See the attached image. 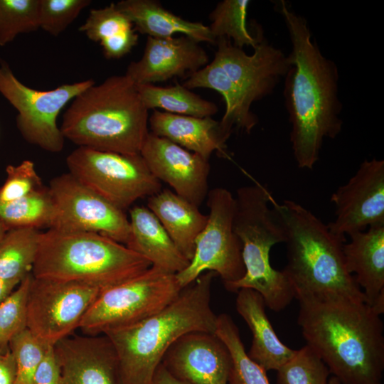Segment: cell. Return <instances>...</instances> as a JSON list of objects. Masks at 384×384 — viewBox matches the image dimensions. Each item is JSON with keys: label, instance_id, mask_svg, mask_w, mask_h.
<instances>
[{"label": "cell", "instance_id": "cell-22", "mask_svg": "<svg viewBox=\"0 0 384 384\" xmlns=\"http://www.w3.org/2000/svg\"><path fill=\"white\" fill-rule=\"evenodd\" d=\"M237 292L236 310L252 334L249 357L265 371L279 370L296 351L284 344L276 334L265 313V301L258 292L245 288Z\"/></svg>", "mask_w": 384, "mask_h": 384}, {"label": "cell", "instance_id": "cell-4", "mask_svg": "<svg viewBox=\"0 0 384 384\" xmlns=\"http://www.w3.org/2000/svg\"><path fill=\"white\" fill-rule=\"evenodd\" d=\"M149 117L137 85L125 75H112L72 100L60 129L78 146L137 154L149 132Z\"/></svg>", "mask_w": 384, "mask_h": 384}, {"label": "cell", "instance_id": "cell-38", "mask_svg": "<svg viewBox=\"0 0 384 384\" xmlns=\"http://www.w3.org/2000/svg\"><path fill=\"white\" fill-rule=\"evenodd\" d=\"M33 384H61V370L54 346H48L33 378Z\"/></svg>", "mask_w": 384, "mask_h": 384}, {"label": "cell", "instance_id": "cell-18", "mask_svg": "<svg viewBox=\"0 0 384 384\" xmlns=\"http://www.w3.org/2000/svg\"><path fill=\"white\" fill-rule=\"evenodd\" d=\"M54 348L61 384H123L116 351L105 335H71Z\"/></svg>", "mask_w": 384, "mask_h": 384}, {"label": "cell", "instance_id": "cell-32", "mask_svg": "<svg viewBox=\"0 0 384 384\" xmlns=\"http://www.w3.org/2000/svg\"><path fill=\"white\" fill-rule=\"evenodd\" d=\"M277 371V384H329L330 372L320 356L308 345Z\"/></svg>", "mask_w": 384, "mask_h": 384}, {"label": "cell", "instance_id": "cell-36", "mask_svg": "<svg viewBox=\"0 0 384 384\" xmlns=\"http://www.w3.org/2000/svg\"><path fill=\"white\" fill-rule=\"evenodd\" d=\"M90 3V0H39V28L58 36Z\"/></svg>", "mask_w": 384, "mask_h": 384}, {"label": "cell", "instance_id": "cell-28", "mask_svg": "<svg viewBox=\"0 0 384 384\" xmlns=\"http://www.w3.org/2000/svg\"><path fill=\"white\" fill-rule=\"evenodd\" d=\"M41 232L31 228H9L0 240V277L18 282L31 274Z\"/></svg>", "mask_w": 384, "mask_h": 384}, {"label": "cell", "instance_id": "cell-13", "mask_svg": "<svg viewBox=\"0 0 384 384\" xmlns=\"http://www.w3.org/2000/svg\"><path fill=\"white\" fill-rule=\"evenodd\" d=\"M100 290L86 283L32 276L27 302V329L43 345L55 346L79 328Z\"/></svg>", "mask_w": 384, "mask_h": 384}, {"label": "cell", "instance_id": "cell-24", "mask_svg": "<svg viewBox=\"0 0 384 384\" xmlns=\"http://www.w3.org/2000/svg\"><path fill=\"white\" fill-rule=\"evenodd\" d=\"M147 206L190 261L196 240L207 223L208 215H203L198 206L169 189L148 197Z\"/></svg>", "mask_w": 384, "mask_h": 384}, {"label": "cell", "instance_id": "cell-3", "mask_svg": "<svg viewBox=\"0 0 384 384\" xmlns=\"http://www.w3.org/2000/svg\"><path fill=\"white\" fill-rule=\"evenodd\" d=\"M213 272L201 274L158 313L137 323L105 332L116 351L123 384H151L169 348L193 331L214 333L217 316L211 309Z\"/></svg>", "mask_w": 384, "mask_h": 384}, {"label": "cell", "instance_id": "cell-27", "mask_svg": "<svg viewBox=\"0 0 384 384\" xmlns=\"http://www.w3.org/2000/svg\"><path fill=\"white\" fill-rule=\"evenodd\" d=\"M136 85L142 102L148 110L160 108L166 112L196 117H212L218 110L215 103L201 97L183 85Z\"/></svg>", "mask_w": 384, "mask_h": 384}, {"label": "cell", "instance_id": "cell-19", "mask_svg": "<svg viewBox=\"0 0 384 384\" xmlns=\"http://www.w3.org/2000/svg\"><path fill=\"white\" fill-rule=\"evenodd\" d=\"M208 63V55L200 43L188 36L147 37L143 55L129 64L124 75L135 85H154L190 75Z\"/></svg>", "mask_w": 384, "mask_h": 384}, {"label": "cell", "instance_id": "cell-15", "mask_svg": "<svg viewBox=\"0 0 384 384\" xmlns=\"http://www.w3.org/2000/svg\"><path fill=\"white\" fill-rule=\"evenodd\" d=\"M331 201L336 218L327 225L340 238L384 224V161L364 160L348 182L332 193Z\"/></svg>", "mask_w": 384, "mask_h": 384}, {"label": "cell", "instance_id": "cell-10", "mask_svg": "<svg viewBox=\"0 0 384 384\" xmlns=\"http://www.w3.org/2000/svg\"><path fill=\"white\" fill-rule=\"evenodd\" d=\"M69 172L86 187L124 210L161 190L140 154H124L78 146L66 159Z\"/></svg>", "mask_w": 384, "mask_h": 384}, {"label": "cell", "instance_id": "cell-1", "mask_svg": "<svg viewBox=\"0 0 384 384\" xmlns=\"http://www.w3.org/2000/svg\"><path fill=\"white\" fill-rule=\"evenodd\" d=\"M274 8L284 18L292 46L284 89L292 149L298 167L311 170L324 139L336 138L342 129L338 68L312 40L304 17L284 0L277 1Z\"/></svg>", "mask_w": 384, "mask_h": 384}, {"label": "cell", "instance_id": "cell-40", "mask_svg": "<svg viewBox=\"0 0 384 384\" xmlns=\"http://www.w3.org/2000/svg\"><path fill=\"white\" fill-rule=\"evenodd\" d=\"M151 384H189L173 375L161 363L157 367Z\"/></svg>", "mask_w": 384, "mask_h": 384}, {"label": "cell", "instance_id": "cell-44", "mask_svg": "<svg viewBox=\"0 0 384 384\" xmlns=\"http://www.w3.org/2000/svg\"><path fill=\"white\" fill-rule=\"evenodd\" d=\"M1 353H3V352H2V351H1V348H0V354H1Z\"/></svg>", "mask_w": 384, "mask_h": 384}, {"label": "cell", "instance_id": "cell-8", "mask_svg": "<svg viewBox=\"0 0 384 384\" xmlns=\"http://www.w3.org/2000/svg\"><path fill=\"white\" fill-rule=\"evenodd\" d=\"M273 198L267 188L258 183L237 190L233 229L241 242L245 272L241 279L225 287L234 292L243 288L255 290L266 306L279 312L295 298V290L284 271L270 264L272 247L287 240L272 207Z\"/></svg>", "mask_w": 384, "mask_h": 384}, {"label": "cell", "instance_id": "cell-26", "mask_svg": "<svg viewBox=\"0 0 384 384\" xmlns=\"http://www.w3.org/2000/svg\"><path fill=\"white\" fill-rule=\"evenodd\" d=\"M79 31L90 40L99 43L107 59L124 57L138 42V34L133 23L115 3L91 9Z\"/></svg>", "mask_w": 384, "mask_h": 384}, {"label": "cell", "instance_id": "cell-5", "mask_svg": "<svg viewBox=\"0 0 384 384\" xmlns=\"http://www.w3.org/2000/svg\"><path fill=\"white\" fill-rule=\"evenodd\" d=\"M213 59L188 75L183 85L189 89L207 88L219 92L225 103L220 121L230 134L234 129L250 134L258 122L252 105L271 94L292 66L289 55L264 38L247 54L227 38L217 39Z\"/></svg>", "mask_w": 384, "mask_h": 384}, {"label": "cell", "instance_id": "cell-16", "mask_svg": "<svg viewBox=\"0 0 384 384\" xmlns=\"http://www.w3.org/2000/svg\"><path fill=\"white\" fill-rule=\"evenodd\" d=\"M140 154L159 181L196 206L201 205L208 193L209 160L150 132Z\"/></svg>", "mask_w": 384, "mask_h": 384}, {"label": "cell", "instance_id": "cell-39", "mask_svg": "<svg viewBox=\"0 0 384 384\" xmlns=\"http://www.w3.org/2000/svg\"><path fill=\"white\" fill-rule=\"evenodd\" d=\"M16 364L9 348L0 354V384H15Z\"/></svg>", "mask_w": 384, "mask_h": 384}, {"label": "cell", "instance_id": "cell-33", "mask_svg": "<svg viewBox=\"0 0 384 384\" xmlns=\"http://www.w3.org/2000/svg\"><path fill=\"white\" fill-rule=\"evenodd\" d=\"M39 0H0V46L39 28Z\"/></svg>", "mask_w": 384, "mask_h": 384}, {"label": "cell", "instance_id": "cell-11", "mask_svg": "<svg viewBox=\"0 0 384 384\" xmlns=\"http://www.w3.org/2000/svg\"><path fill=\"white\" fill-rule=\"evenodd\" d=\"M207 223L197 237L188 265L176 274L181 288L210 271L220 276L224 285L241 279L245 272L241 242L234 232L235 197L228 189L208 191Z\"/></svg>", "mask_w": 384, "mask_h": 384}, {"label": "cell", "instance_id": "cell-12", "mask_svg": "<svg viewBox=\"0 0 384 384\" xmlns=\"http://www.w3.org/2000/svg\"><path fill=\"white\" fill-rule=\"evenodd\" d=\"M89 79L63 84L50 90L31 88L0 60V94L17 110L16 126L28 143L51 153L62 151L65 138L57 124L62 109L78 95L95 84Z\"/></svg>", "mask_w": 384, "mask_h": 384}, {"label": "cell", "instance_id": "cell-41", "mask_svg": "<svg viewBox=\"0 0 384 384\" xmlns=\"http://www.w3.org/2000/svg\"><path fill=\"white\" fill-rule=\"evenodd\" d=\"M20 282L0 277V304L16 289Z\"/></svg>", "mask_w": 384, "mask_h": 384}, {"label": "cell", "instance_id": "cell-30", "mask_svg": "<svg viewBox=\"0 0 384 384\" xmlns=\"http://www.w3.org/2000/svg\"><path fill=\"white\" fill-rule=\"evenodd\" d=\"M54 203L48 188L20 199L0 203V220L9 228H51Z\"/></svg>", "mask_w": 384, "mask_h": 384}, {"label": "cell", "instance_id": "cell-9", "mask_svg": "<svg viewBox=\"0 0 384 384\" xmlns=\"http://www.w3.org/2000/svg\"><path fill=\"white\" fill-rule=\"evenodd\" d=\"M176 274L151 266L142 273L102 289L80 321L85 335L103 334L164 309L179 295Z\"/></svg>", "mask_w": 384, "mask_h": 384}, {"label": "cell", "instance_id": "cell-37", "mask_svg": "<svg viewBox=\"0 0 384 384\" xmlns=\"http://www.w3.org/2000/svg\"><path fill=\"white\" fill-rule=\"evenodd\" d=\"M6 172V181L0 187V203L20 199L44 187L32 161L9 165Z\"/></svg>", "mask_w": 384, "mask_h": 384}, {"label": "cell", "instance_id": "cell-25", "mask_svg": "<svg viewBox=\"0 0 384 384\" xmlns=\"http://www.w3.org/2000/svg\"><path fill=\"white\" fill-rule=\"evenodd\" d=\"M115 4L132 21L136 31L147 37L164 38L181 33L199 43H216L208 26L176 16L156 1L122 0Z\"/></svg>", "mask_w": 384, "mask_h": 384}, {"label": "cell", "instance_id": "cell-31", "mask_svg": "<svg viewBox=\"0 0 384 384\" xmlns=\"http://www.w3.org/2000/svg\"><path fill=\"white\" fill-rule=\"evenodd\" d=\"M215 334L225 344L232 358L228 384H270L266 371L245 351L238 328L228 314L217 316Z\"/></svg>", "mask_w": 384, "mask_h": 384}, {"label": "cell", "instance_id": "cell-43", "mask_svg": "<svg viewBox=\"0 0 384 384\" xmlns=\"http://www.w3.org/2000/svg\"><path fill=\"white\" fill-rule=\"evenodd\" d=\"M329 384H341V383L335 376H331L329 379Z\"/></svg>", "mask_w": 384, "mask_h": 384}, {"label": "cell", "instance_id": "cell-17", "mask_svg": "<svg viewBox=\"0 0 384 384\" xmlns=\"http://www.w3.org/2000/svg\"><path fill=\"white\" fill-rule=\"evenodd\" d=\"M161 363L173 375L189 384H228L232 358L215 334L193 331L169 348Z\"/></svg>", "mask_w": 384, "mask_h": 384}, {"label": "cell", "instance_id": "cell-6", "mask_svg": "<svg viewBox=\"0 0 384 384\" xmlns=\"http://www.w3.org/2000/svg\"><path fill=\"white\" fill-rule=\"evenodd\" d=\"M286 233L287 264L282 270L297 294H334L365 302L366 298L345 265L346 239L334 234L299 203L272 201Z\"/></svg>", "mask_w": 384, "mask_h": 384}, {"label": "cell", "instance_id": "cell-42", "mask_svg": "<svg viewBox=\"0 0 384 384\" xmlns=\"http://www.w3.org/2000/svg\"><path fill=\"white\" fill-rule=\"evenodd\" d=\"M8 230V228L6 226V225L0 220V240L3 237V235L5 234L6 230Z\"/></svg>", "mask_w": 384, "mask_h": 384}, {"label": "cell", "instance_id": "cell-7", "mask_svg": "<svg viewBox=\"0 0 384 384\" xmlns=\"http://www.w3.org/2000/svg\"><path fill=\"white\" fill-rule=\"evenodd\" d=\"M150 262L107 236L96 233H41L32 276L73 281L104 289L130 279Z\"/></svg>", "mask_w": 384, "mask_h": 384}, {"label": "cell", "instance_id": "cell-2", "mask_svg": "<svg viewBox=\"0 0 384 384\" xmlns=\"http://www.w3.org/2000/svg\"><path fill=\"white\" fill-rule=\"evenodd\" d=\"M306 345L341 384H381L383 324L365 302L334 294H297Z\"/></svg>", "mask_w": 384, "mask_h": 384}, {"label": "cell", "instance_id": "cell-35", "mask_svg": "<svg viewBox=\"0 0 384 384\" xmlns=\"http://www.w3.org/2000/svg\"><path fill=\"white\" fill-rule=\"evenodd\" d=\"M46 347L28 329L11 340L9 348L16 364L15 384H33V375Z\"/></svg>", "mask_w": 384, "mask_h": 384}, {"label": "cell", "instance_id": "cell-23", "mask_svg": "<svg viewBox=\"0 0 384 384\" xmlns=\"http://www.w3.org/2000/svg\"><path fill=\"white\" fill-rule=\"evenodd\" d=\"M129 215L130 233L127 247L148 260L152 266L173 274L188 265L189 260L148 208L134 206Z\"/></svg>", "mask_w": 384, "mask_h": 384}, {"label": "cell", "instance_id": "cell-14", "mask_svg": "<svg viewBox=\"0 0 384 384\" xmlns=\"http://www.w3.org/2000/svg\"><path fill=\"white\" fill-rule=\"evenodd\" d=\"M48 188L54 203V218L50 229L65 233H96L126 245L130 225L124 210L70 173L53 178Z\"/></svg>", "mask_w": 384, "mask_h": 384}, {"label": "cell", "instance_id": "cell-34", "mask_svg": "<svg viewBox=\"0 0 384 384\" xmlns=\"http://www.w3.org/2000/svg\"><path fill=\"white\" fill-rule=\"evenodd\" d=\"M32 274L26 276L0 304V348L7 351L11 340L27 329V302Z\"/></svg>", "mask_w": 384, "mask_h": 384}, {"label": "cell", "instance_id": "cell-21", "mask_svg": "<svg viewBox=\"0 0 384 384\" xmlns=\"http://www.w3.org/2000/svg\"><path fill=\"white\" fill-rule=\"evenodd\" d=\"M348 236L343 246L346 267L371 306L384 292V224Z\"/></svg>", "mask_w": 384, "mask_h": 384}, {"label": "cell", "instance_id": "cell-29", "mask_svg": "<svg viewBox=\"0 0 384 384\" xmlns=\"http://www.w3.org/2000/svg\"><path fill=\"white\" fill-rule=\"evenodd\" d=\"M250 1L248 0H224L219 2L209 14L210 21L208 26L217 41L225 37L233 46L255 48L264 38L262 28L257 25L255 32L250 31L247 25V14Z\"/></svg>", "mask_w": 384, "mask_h": 384}, {"label": "cell", "instance_id": "cell-20", "mask_svg": "<svg viewBox=\"0 0 384 384\" xmlns=\"http://www.w3.org/2000/svg\"><path fill=\"white\" fill-rule=\"evenodd\" d=\"M152 134L166 138L209 160L216 151L228 157L226 142L231 134L212 117H196L154 110L149 117Z\"/></svg>", "mask_w": 384, "mask_h": 384}]
</instances>
